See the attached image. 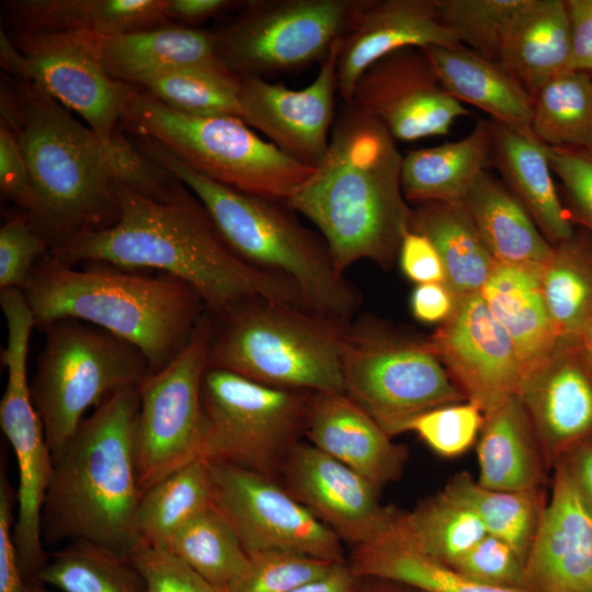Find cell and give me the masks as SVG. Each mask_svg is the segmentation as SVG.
<instances>
[{
  "instance_id": "6da1fadb",
  "label": "cell",
  "mask_w": 592,
  "mask_h": 592,
  "mask_svg": "<svg viewBox=\"0 0 592 592\" xmlns=\"http://www.w3.org/2000/svg\"><path fill=\"white\" fill-rule=\"evenodd\" d=\"M15 101L14 111L1 107V117L16 133L43 209L39 231L52 250L113 225L119 183L157 201H169L182 189L135 143L126 138L107 147L34 83L20 80Z\"/></svg>"
},
{
  "instance_id": "7a4b0ae2",
  "label": "cell",
  "mask_w": 592,
  "mask_h": 592,
  "mask_svg": "<svg viewBox=\"0 0 592 592\" xmlns=\"http://www.w3.org/2000/svg\"><path fill=\"white\" fill-rule=\"evenodd\" d=\"M117 200L113 225L81 234L50 255L69 266L160 270L193 287L212 315L252 298L310 309L294 284L240 259L185 184L171 200L157 201L119 183Z\"/></svg>"
},
{
  "instance_id": "3957f363",
  "label": "cell",
  "mask_w": 592,
  "mask_h": 592,
  "mask_svg": "<svg viewBox=\"0 0 592 592\" xmlns=\"http://www.w3.org/2000/svg\"><path fill=\"white\" fill-rule=\"evenodd\" d=\"M402 159L379 121L343 102L326 156L286 203L315 225L342 274L361 260L388 267L398 257L412 214L402 192Z\"/></svg>"
},
{
  "instance_id": "277c9868",
  "label": "cell",
  "mask_w": 592,
  "mask_h": 592,
  "mask_svg": "<svg viewBox=\"0 0 592 592\" xmlns=\"http://www.w3.org/2000/svg\"><path fill=\"white\" fill-rule=\"evenodd\" d=\"M140 388L116 391L98 406L54 462L42 512L46 542H88L125 557L140 545L135 458Z\"/></svg>"
},
{
  "instance_id": "5b68a950",
  "label": "cell",
  "mask_w": 592,
  "mask_h": 592,
  "mask_svg": "<svg viewBox=\"0 0 592 592\" xmlns=\"http://www.w3.org/2000/svg\"><path fill=\"white\" fill-rule=\"evenodd\" d=\"M35 326L89 322L137 348L151 373L170 364L206 311L197 292L170 275L77 270L54 257L39 261L22 288Z\"/></svg>"
},
{
  "instance_id": "8992f818",
  "label": "cell",
  "mask_w": 592,
  "mask_h": 592,
  "mask_svg": "<svg viewBox=\"0 0 592 592\" xmlns=\"http://www.w3.org/2000/svg\"><path fill=\"white\" fill-rule=\"evenodd\" d=\"M135 144L193 192L240 259L294 284L311 310L354 318L361 305L356 286L337 270L320 234L304 226L285 202L210 180L151 138L137 136Z\"/></svg>"
},
{
  "instance_id": "52a82bcc",
  "label": "cell",
  "mask_w": 592,
  "mask_h": 592,
  "mask_svg": "<svg viewBox=\"0 0 592 592\" xmlns=\"http://www.w3.org/2000/svg\"><path fill=\"white\" fill-rule=\"evenodd\" d=\"M349 321L248 299L212 315L208 367L275 388L343 394L341 350Z\"/></svg>"
},
{
  "instance_id": "ba28073f",
  "label": "cell",
  "mask_w": 592,
  "mask_h": 592,
  "mask_svg": "<svg viewBox=\"0 0 592 592\" xmlns=\"http://www.w3.org/2000/svg\"><path fill=\"white\" fill-rule=\"evenodd\" d=\"M122 122L202 175L247 194L287 203L315 171L261 138L239 117L184 114L136 86Z\"/></svg>"
},
{
  "instance_id": "9c48e42d",
  "label": "cell",
  "mask_w": 592,
  "mask_h": 592,
  "mask_svg": "<svg viewBox=\"0 0 592 592\" xmlns=\"http://www.w3.org/2000/svg\"><path fill=\"white\" fill-rule=\"evenodd\" d=\"M43 330L30 389L54 463L90 407L116 391L140 388L152 373L137 348L95 326L61 319Z\"/></svg>"
},
{
  "instance_id": "30bf717a",
  "label": "cell",
  "mask_w": 592,
  "mask_h": 592,
  "mask_svg": "<svg viewBox=\"0 0 592 592\" xmlns=\"http://www.w3.org/2000/svg\"><path fill=\"white\" fill-rule=\"evenodd\" d=\"M341 367L345 394L391 437L418 413L467 400L429 339L373 316L348 322Z\"/></svg>"
},
{
  "instance_id": "8fae6325",
  "label": "cell",
  "mask_w": 592,
  "mask_h": 592,
  "mask_svg": "<svg viewBox=\"0 0 592 592\" xmlns=\"http://www.w3.org/2000/svg\"><path fill=\"white\" fill-rule=\"evenodd\" d=\"M310 394L208 367L202 382V458L278 481L286 457L303 435Z\"/></svg>"
},
{
  "instance_id": "7c38bea8",
  "label": "cell",
  "mask_w": 592,
  "mask_h": 592,
  "mask_svg": "<svg viewBox=\"0 0 592 592\" xmlns=\"http://www.w3.org/2000/svg\"><path fill=\"white\" fill-rule=\"evenodd\" d=\"M365 0H252L214 31L219 61L236 73L266 78L321 64Z\"/></svg>"
},
{
  "instance_id": "4fadbf2b",
  "label": "cell",
  "mask_w": 592,
  "mask_h": 592,
  "mask_svg": "<svg viewBox=\"0 0 592 592\" xmlns=\"http://www.w3.org/2000/svg\"><path fill=\"white\" fill-rule=\"evenodd\" d=\"M8 339L1 353L7 385L0 401V425L18 466V512L13 538L25 580L35 579L49 556L42 544V512L53 475V457L27 378V353L35 321L22 300L7 303Z\"/></svg>"
},
{
  "instance_id": "5bb4252c",
  "label": "cell",
  "mask_w": 592,
  "mask_h": 592,
  "mask_svg": "<svg viewBox=\"0 0 592 592\" xmlns=\"http://www.w3.org/2000/svg\"><path fill=\"white\" fill-rule=\"evenodd\" d=\"M212 315L206 310L184 349L140 388L135 458L141 493L202 457V382L208 369Z\"/></svg>"
},
{
  "instance_id": "9a60e30c",
  "label": "cell",
  "mask_w": 592,
  "mask_h": 592,
  "mask_svg": "<svg viewBox=\"0 0 592 592\" xmlns=\"http://www.w3.org/2000/svg\"><path fill=\"white\" fill-rule=\"evenodd\" d=\"M1 61L76 112L107 147L126 138L118 125L134 86L107 76L75 34L13 32L8 37L1 32Z\"/></svg>"
},
{
  "instance_id": "2e32d148",
  "label": "cell",
  "mask_w": 592,
  "mask_h": 592,
  "mask_svg": "<svg viewBox=\"0 0 592 592\" xmlns=\"http://www.w3.org/2000/svg\"><path fill=\"white\" fill-rule=\"evenodd\" d=\"M208 465L214 505L248 554L286 550L345 563L341 539L277 480L229 464Z\"/></svg>"
},
{
  "instance_id": "e0dca14e",
  "label": "cell",
  "mask_w": 592,
  "mask_h": 592,
  "mask_svg": "<svg viewBox=\"0 0 592 592\" xmlns=\"http://www.w3.org/2000/svg\"><path fill=\"white\" fill-rule=\"evenodd\" d=\"M350 102L402 141L447 135L458 117L469 114L445 90L418 47L395 50L371 65L358 78Z\"/></svg>"
},
{
  "instance_id": "ac0fdd59",
  "label": "cell",
  "mask_w": 592,
  "mask_h": 592,
  "mask_svg": "<svg viewBox=\"0 0 592 592\" xmlns=\"http://www.w3.org/2000/svg\"><path fill=\"white\" fill-rule=\"evenodd\" d=\"M429 341L466 399L483 413L520 394L523 364L480 293L458 296L454 312Z\"/></svg>"
},
{
  "instance_id": "d6986e66",
  "label": "cell",
  "mask_w": 592,
  "mask_h": 592,
  "mask_svg": "<svg viewBox=\"0 0 592 592\" xmlns=\"http://www.w3.org/2000/svg\"><path fill=\"white\" fill-rule=\"evenodd\" d=\"M340 42L303 89H289L258 76L240 77V119L281 151L314 169L326 156L335 118Z\"/></svg>"
},
{
  "instance_id": "ffe728a7",
  "label": "cell",
  "mask_w": 592,
  "mask_h": 592,
  "mask_svg": "<svg viewBox=\"0 0 592 592\" xmlns=\"http://www.w3.org/2000/svg\"><path fill=\"white\" fill-rule=\"evenodd\" d=\"M280 483L352 549L375 539L398 509L379 502V488L308 442L286 457Z\"/></svg>"
},
{
  "instance_id": "44dd1931",
  "label": "cell",
  "mask_w": 592,
  "mask_h": 592,
  "mask_svg": "<svg viewBox=\"0 0 592 592\" xmlns=\"http://www.w3.org/2000/svg\"><path fill=\"white\" fill-rule=\"evenodd\" d=\"M519 396L548 468L592 440V365L574 341H559Z\"/></svg>"
},
{
  "instance_id": "7402d4cb",
  "label": "cell",
  "mask_w": 592,
  "mask_h": 592,
  "mask_svg": "<svg viewBox=\"0 0 592 592\" xmlns=\"http://www.w3.org/2000/svg\"><path fill=\"white\" fill-rule=\"evenodd\" d=\"M522 590L592 592V514L560 465L554 467L551 497L525 560Z\"/></svg>"
},
{
  "instance_id": "603a6c76",
  "label": "cell",
  "mask_w": 592,
  "mask_h": 592,
  "mask_svg": "<svg viewBox=\"0 0 592 592\" xmlns=\"http://www.w3.org/2000/svg\"><path fill=\"white\" fill-rule=\"evenodd\" d=\"M459 44L437 18L435 0H365L340 42L338 93L349 103L362 73L405 48Z\"/></svg>"
},
{
  "instance_id": "cb8c5ba5",
  "label": "cell",
  "mask_w": 592,
  "mask_h": 592,
  "mask_svg": "<svg viewBox=\"0 0 592 592\" xmlns=\"http://www.w3.org/2000/svg\"><path fill=\"white\" fill-rule=\"evenodd\" d=\"M303 435L379 489L401 477L408 459V449L345 392H311Z\"/></svg>"
},
{
  "instance_id": "d4e9b609",
  "label": "cell",
  "mask_w": 592,
  "mask_h": 592,
  "mask_svg": "<svg viewBox=\"0 0 592 592\" xmlns=\"http://www.w3.org/2000/svg\"><path fill=\"white\" fill-rule=\"evenodd\" d=\"M75 35L107 76L129 84L179 67L226 68L217 58L214 32L191 26L170 23L129 33Z\"/></svg>"
},
{
  "instance_id": "484cf974",
  "label": "cell",
  "mask_w": 592,
  "mask_h": 592,
  "mask_svg": "<svg viewBox=\"0 0 592 592\" xmlns=\"http://www.w3.org/2000/svg\"><path fill=\"white\" fill-rule=\"evenodd\" d=\"M491 121V119H490ZM493 163L502 182L555 246L574 236L553 179L546 146L530 129L491 121Z\"/></svg>"
},
{
  "instance_id": "4316f807",
  "label": "cell",
  "mask_w": 592,
  "mask_h": 592,
  "mask_svg": "<svg viewBox=\"0 0 592 592\" xmlns=\"http://www.w3.org/2000/svg\"><path fill=\"white\" fill-rule=\"evenodd\" d=\"M4 7L18 33L111 35L170 24L166 0H11Z\"/></svg>"
},
{
  "instance_id": "83f0119b",
  "label": "cell",
  "mask_w": 592,
  "mask_h": 592,
  "mask_svg": "<svg viewBox=\"0 0 592 592\" xmlns=\"http://www.w3.org/2000/svg\"><path fill=\"white\" fill-rule=\"evenodd\" d=\"M540 273L539 266L497 263L480 291L492 316L510 337L525 377L549 357L559 342L546 307Z\"/></svg>"
},
{
  "instance_id": "f1b7e54d",
  "label": "cell",
  "mask_w": 592,
  "mask_h": 592,
  "mask_svg": "<svg viewBox=\"0 0 592 592\" xmlns=\"http://www.w3.org/2000/svg\"><path fill=\"white\" fill-rule=\"evenodd\" d=\"M483 414L477 445V482L499 491L542 488L548 466L520 396L510 397Z\"/></svg>"
},
{
  "instance_id": "f546056e",
  "label": "cell",
  "mask_w": 592,
  "mask_h": 592,
  "mask_svg": "<svg viewBox=\"0 0 592 592\" xmlns=\"http://www.w3.org/2000/svg\"><path fill=\"white\" fill-rule=\"evenodd\" d=\"M422 49L454 99L478 107L493 122L531 130L533 99L499 61L462 44Z\"/></svg>"
},
{
  "instance_id": "4dcf8cb0",
  "label": "cell",
  "mask_w": 592,
  "mask_h": 592,
  "mask_svg": "<svg viewBox=\"0 0 592 592\" xmlns=\"http://www.w3.org/2000/svg\"><path fill=\"white\" fill-rule=\"evenodd\" d=\"M497 263L543 267L554 252L505 184L485 170L462 200Z\"/></svg>"
},
{
  "instance_id": "1f68e13d",
  "label": "cell",
  "mask_w": 592,
  "mask_h": 592,
  "mask_svg": "<svg viewBox=\"0 0 592 592\" xmlns=\"http://www.w3.org/2000/svg\"><path fill=\"white\" fill-rule=\"evenodd\" d=\"M570 32L563 0H527L505 39L500 64L534 98L568 70Z\"/></svg>"
},
{
  "instance_id": "d6a6232c",
  "label": "cell",
  "mask_w": 592,
  "mask_h": 592,
  "mask_svg": "<svg viewBox=\"0 0 592 592\" xmlns=\"http://www.w3.org/2000/svg\"><path fill=\"white\" fill-rule=\"evenodd\" d=\"M350 567L358 577L395 580L425 592H526L479 582L428 556L409 538L400 510L375 539L353 548Z\"/></svg>"
},
{
  "instance_id": "836d02e7",
  "label": "cell",
  "mask_w": 592,
  "mask_h": 592,
  "mask_svg": "<svg viewBox=\"0 0 592 592\" xmlns=\"http://www.w3.org/2000/svg\"><path fill=\"white\" fill-rule=\"evenodd\" d=\"M491 121L480 119L465 137L409 151L402 159L401 185L408 202L462 201L491 153Z\"/></svg>"
},
{
  "instance_id": "e575fe53",
  "label": "cell",
  "mask_w": 592,
  "mask_h": 592,
  "mask_svg": "<svg viewBox=\"0 0 592 592\" xmlns=\"http://www.w3.org/2000/svg\"><path fill=\"white\" fill-rule=\"evenodd\" d=\"M410 230L424 235L434 244L446 284L457 296L480 293L497 261L462 201L417 204Z\"/></svg>"
},
{
  "instance_id": "d590c367",
  "label": "cell",
  "mask_w": 592,
  "mask_h": 592,
  "mask_svg": "<svg viewBox=\"0 0 592 592\" xmlns=\"http://www.w3.org/2000/svg\"><path fill=\"white\" fill-rule=\"evenodd\" d=\"M212 505L210 469L200 457L141 493L137 512L141 543L163 547L177 531Z\"/></svg>"
},
{
  "instance_id": "8d00e7d4",
  "label": "cell",
  "mask_w": 592,
  "mask_h": 592,
  "mask_svg": "<svg viewBox=\"0 0 592 592\" xmlns=\"http://www.w3.org/2000/svg\"><path fill=\"white\" fill-rule=\"evenodd\" d=\"M163 548L226 592L250 568V558L240 538L215 505L184 524Z\"/></svg>"
},
{
  "instance_id": "74e56055",
  "label": "cell",
  "mask_w": 592,
  "mask_h": 592,
  "mask_svg": "<svg viewBox=\"0 0 592 592\" xmlns=\"http://www.w3.org/2000/svg\"><path fill=\"white\" fill-rule=\"evenodd\" d=\"M443 491L469 508L487 534L508 543L525 562L545 509L542 488L490 490L467 473H460L445 485Z\"/></svg>"
},
{
  "instance_id": "f35d334b",
  "label": "cell",
  "mask_w": 592,
  "mask_h": 592,
  "mask_svg": "<svg viewBox=\"0 0 592 592\" xmlns=\"http://www.w3.org/2000/svg\"><path fill=\"white\" fill-rule=\"evenodd\" d=\"M546 307L559 341L574 339L592 316V243L574 236L542 267Z\"/></svg>"
},
{
  "instance_id": "ab89813d",
  "label": "cell",
  "mask_w": 592,
  "mask_h": 592,
  "mask_svg": "<svg viewBox=\"0 0 592 592\" xmlns=\"http://www.w3.org/2000/svg\"><path fill=\"white\" fill-rule=\"evenodd\" d=\"M533 135L548 147L592 145V76L567 70L533 98Z\"/></svg>"
},
{
  "instance_id": "60d3db41",
  "label": "cell",
  "mask_w": 592,
  "mask_h": 592,
  "mask_svg": "<svg viewBox=\"0 0 592 592\" xmlns=\"http://www.w3.org/2000/svg\"><path fill=\"white\" fill-rule=\"evenodd\" d=\"M35 579L64 592H147L132 557L88 542H72L49 555Z\"/></svg>"
},
{
  "instance_id": "b9f144b4",
  "label": "cell",
  "mask_w": 592,
  "mask_h": 592,
  "mask_svg": "<svg viewBox=\"0 0 592 592\" xmlns=\"http://www.w3.org/2000/svg\"><path fill=\"white\" fill-rule=\"evenodd\" d=\"M134 86L184 114L240 118V77L224 67L173 68L146 76Z\"/></svg>"
},
{
  "instance_id": "7bdbcfd3",
  "label": "cell",
  "mask_w": 592,
  "mask_h": 592,
  "mask_svg": "<svg viewBox=\"0 0 592 592\" xmlns=\"http://www.w3.org/2000/svg\"><path fill=\"white\" fill-rule=\"evenodd\" d=\"M402 524L415 547L445 565L487 535L478 516L443 490L402 512Z\"/></svg>"
},
{
  "instance_id": "ee69618b",
  "label": "cell",
  "mask_w": 592,
  "mask_h": 592,
  "mask_svg": "<svg viewBox=\"0 0 592 592\" xmlns=\"http://www.w3.org/2000/svg\"><path fill=\"white\" fill-rule=\"evenodd\" d=\"M527 0H435L442 25L465 47L490 60L500 56Z\"/></svg>"
},
{
  "instance_id": "f6af8a7d",
  "label": "cell",
  "mask_w": 592,
  "mask_h": 592,
  "mask_svg": "<svg viewBox=\"0 0 592 592\" xmlns=\"http://www.w3.org/2000/svg\"><path fill=\"white\" fill-rule=\"evenodd\" d=\"M483 411L469 400L435 407L415 414L401 428L415 433L435 454L456 457L473 445L483 424Z\"/></svg>"
},
{
  "instance_id": "bcb514c9",
  "label": "cell",
  "mask_w": 592,
  "mask_h": 592,
  "mask_svg": "<svg viewBox=\"0 0 592 592\" xmlns=\"http://www.w3.org/2000/svg\"><path fill=\"white\" fill-rule=\"evenodd\" d=\"M248 555L249 571L227 592H289L329 574L338 565H342L286 550H263Z\"/></svg>"
},
{
  "instance_id": "7dc6e473",
  "label": "cell",
  "mask_w": 592,
  "mask_h": 592,
  "mask_svg": "<svg viewBox=\"0 0 592 592\" xmlns=\"http://www.w3.org/2000/svg\"><path fill=\"white\" fill-rule=\"evenodd\" d=\"M49 246L31 219L23 216L8 219L0 228V289H22Z\"/></svg>"
},
{
  "instance_id": "c3c4849f",
  "label": "cell",
  "mask_w": 592,
  "mask_h": 592,
  "mask_svg": "<svg viewBox=\"0 0 592 592\" xmlns=\"http://www.w3.org/2000/svg\"><path fill=\"white\" fill-rule=\"evenodd\" d=\"M447 566L486 584L522 589L524 560L508 543L489 534Z\"/></svg>"
},
{
  "instance_id": "681fc988",
  "label": "cell",
  "mask_w": 592,
  "mask_h": 592,
  "mask_svg": "<svg viewBox=\"0 0 592 592\" xmlns=\"http://www.w3.org/2000/svg\"><path fill=\"white\" fill-rule=\"evenodd\" d=\"M132 560L145 580L147 592H226L163 547L140 543Z\"/></svg>"
},
{
  "instance_id": "f907efd6",
  "label": "cell",
  "mask_w": 592,
  "mask_h": 592,
  "mask_svg": "<svg viewBox=\"0 0 592 592\" xmlns=\"http://www.w3.org/2000/svg\"><path fill=\"white\" fill-rule=\"evenodd\" d=\"M549 164L572 206L573 217L592 231V145L546 146Z\"/></svg>"
},
{
  "instance_id": "816d5d0a",
  "label": "cell",
  "mask_w": 592,
  "mask_h": 592,
  "mask_svg": "<svg viewBox=\"0 0 592 592\" xmlns=\"http://www.w3.org/2000/svg\"><path fill=\"white\" fill-rule=\"evenodd\" d=\"M0 189L25 209L41 228L43 209L30 169L15 130L3 117L0 119Z\"/></svg>"
},
{
  "instance_id": "f5cc1de1",
  "label": "cell",
  "mask_w": 592,
  "mask_h": 592,
  "mask_svg": "<svg viewBox=\"0 0 592 592\" xmlns=\"http://www.w3.org/2000/svg\"><path fill=\"white\" fill-rule=\"evenodd\" d=\"M14 498L7 475L0 478V592H26V580L22 572L13 538Z\"/></svg>"
},
{
  "instance_id": "db71d44e",
  "label": "cell",
  "mask_w": 592,
  "mask_h": 592,
  "mask_svg": "<svg viewBox=\"0 0 592 592\" xmlns=\"http://www.w3.org/2000/svg\"><path fill=\"white\" fill-rule=\"evenodd\" d=\"M398 259L403 275L419 284L445 283L446 274L441 257L422 234L408 231L402 238Z\"/></svg>"
},
{
  "instance_id": "11a10c76",
  "label": "cell",
  "mask_w": 592,
  "mask_h": 592,
  "mask_svg": "<svg viewBox=\"0 0 592 592\" xmlns=\"http://www.w3.org/2000/svg\"><path fill=\"white\" fill-rule=\"evenodd\" d=\"M570 32L568 70L592 75V0H563Z\"/></svg>"
},
{
  "instance_id": "9f6ffc18",
  "label": "cell",
  "mask_w": 592,
  "mask_h": 592,
  "mask_svg": "<svg viewBox=\"0 0 592 592\" xmlns=\"http://www.w3.org/2000/svg\"><path fill=\"white\" fill-rule=\"evenodd\" d=\"M457 299L445 283L419 284L411 293L410 310L420 322L442 325L454 312Z\"/></svg>"
},
{
  "instance_id": "6f0895ef",
  "label": "cell",
  "mask_w": 592,
  "mask_h": 592,
  "mask_svg": "<svg viewBox=\"0 0 592 592\" xmlns=\"http://www.w3.org/2000/svg\"><path fill=\"white\" fill-rule=\"evenodd\" d=\"M557 465L563 468L581 502L592 514V440L576 447Z\"/></svg>"
},
{
  "instance_id": "680465c9",
  "label": "cell",
  "mask_w": 592,
  "mask_h": 592,
  "mask_svg": "<svg viewBox=\"0 0 592 592\" xmlns=\"http://www.w3.org/2000/svg\"><path fill=\"white\" fill-rule=\"evenodd\" d=\"M243 2L231 0H166V16L169 22H180L182 26L196 24L214 18Z\"/></svg>"
},
{
  "instance_id": "91938a15",
  "label": "cell",
  "mask_w": 592,
  "mask_h": 592,
  "mask_svg": "<svg viewBox=\"0 0 592 592\" xmlns=\"http://www.w3.org/2000/svg\"><path fill=\"white\" fill-rule=\"evenodd\" d=\"M358 576L345 563L338 565L329 574L303 584L289 592H350Z\"/></svg>"
},
{
  "instance_id": "94428289",
  "label": "cell",
  "mask_w": 592,
  "mask_h": 592,
  "mask_svg": "<svg viewBox=\"0 0 592 592\" xmlns=\"http://www.w3.org/2000/svg\"><path fill=\"white\" fill-rule=\"evenodd\" d=\"M368 581L355 584L350 592H425L410 584L382 578L364 577Z\"/></svg>"
},
{
  "instance_id": "6125c7cd",
  "label": "cell",
  "mask_w": 592,
  "mask_h": 592,
  "mask_svg": "<svg viewBox=\"0 0 592 592\" xmlns=\"http://www.w3.org/2000/svg\"><path fill=\"white\" fill-rule=\"evenodd\" d=\"M592 365V316L584 322L572 340Z\"/></svg>"
},
{
  "instance_id": "be15d7a7",
  "label": "cell",
  "mask_w": 592,
  "mask_h": 592,
  "mask_svg": "<svg viewBox=\"0 0 592 592\" xmlns=\"http://www.w3.org/2000/svg\"><path fill=\"white\" fill-rule=\"evenodd\" d=\"M26 592H49L46 584L37 579L26 580Z\"/></svg>"
},
{
  "instance_id": "e7e4bbea",
  "label": "cell",
  "mask_w": 592,
  "mask_h": 592,
  "mask_svg": "<svg viewBox=\"0 0 592 592\" xmlns=\"http://www.w3.org/2000/svg\"><path fill=\"white\" fill-rule=\"evenodd\" d=\"M592 76V75H591Z\"/></svg>"
}]
</instances>
